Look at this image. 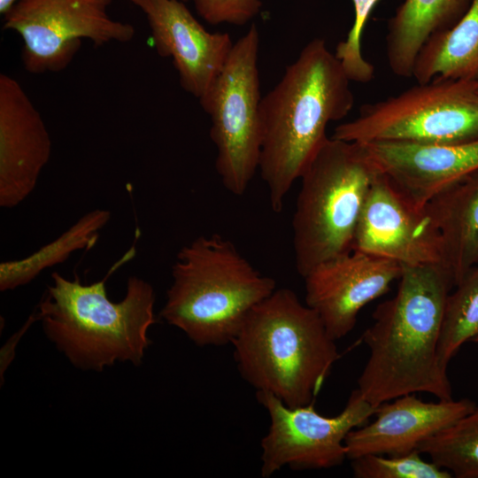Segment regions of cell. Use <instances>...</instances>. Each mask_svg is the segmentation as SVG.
<instances>
[{
    "label": "cell",
    "mask_w": 478,
    "mask_h": 478,
    "mask_svg": "<svg viewBox=\"0 0 478 478\" xmlns=\"http://www.w3.org/2000/svg\"><path fill=\"white\" fill-rule=\"evenodd\" d=\"M181 1H183V2H187V1H189V0H181Z\"/></svg>",
    "instance_id": "cell-28"
},
{
    "label": "cell",
    "mask_w": 478,
    "mask_h": 478,
    "mask_svg": "<svg viewBox=\"0 0 478 478\" xmlns=\"http://www.w3.org/2000/svg\"><path fill=\"white\" fill-rule=\"evenodd\" d=\"M401 271L397 262L360 251L338 255L303 277L305 304L317 312L329 335L339 340L354 328L366 305L389 291Z\"/></svg>",
    "instance_id": "cell-12"
},
{
    "label": "cell",
    "mask_w": 478,
    "mask_h": 478,
    "mask_svg": "<svg viewBox=\"0 0 478 478\" xmlns=\"http://www.w3.org/2000/svg\"><path fill=\"white\" fill-rule=\"evenodd\" d=\"M379 0H352L354 21L345 40L338 42L335 55L351 81L367 83L374 77V66L362 54V35Z\"/></svg>",
    "instance_id": "cell-24"
},
{
    "label": "cell",
    "mask_w": 478,
    "mask_h": 478,
    "mask_svg": "<svg viewBox=\"0 0 478 478\" xmlns=\"http://www.w3.org/2000/svg\"><path fill=\"white\" fill-rule=\"evenodd\" d=\"M197 12L211 25L243 26L261 10L260 0H192Z\"/></svg>",
    "instance_id": "cell-25"
},
{
    "label": "cell",
    "mask_w": 478,
    "mask_h": 478,
    "mask_svg": "<svg viewBox=\"0 0 478 478\" xmlns=\"http://www.w3.org/2000/svg\"><path fill=\"white\" fill-rule=\"evenodd\" d=\"M111 212L95 209L82 215L53 241L29 256L0 264V290H12L35 279L42 271L66 261L73 253L93 247Z\"/></svg>",
    "instance_id": "cell-20"
},
{
    "label": "cell",
    "mask_w": 478,
    "mask_h": 478,
    "mask_svg": "<svg viewBox=\"0 0 478 478\" xmlns=\"http://www.w3.org/2000/svg\"><path fill=\"white\" fill-rule=\"evenodd\" d=\"M112 0H22L4 15L5 30L19 34L21 61L34 74L60 72L73 61L82 40L100 47L130 42L133 25L111 18Z\"/></svg>",
    "instance_id": "cell-9"
},
{
    "label": "cell",
    "mask_w": 478,
    "mask_h": 478,
    "mask_svg": "<svg viewBox=\"0 0 478 478\" xmlns=\"http://www.w3.org/2000/svg\"><path fill=\"white\" fill-rule=\"evenodd\" d=\"M360 144L376 169L420 210L444 189L478 170V140L458 143L374 141Z\"/></svg>",
    "instance_id": "cell-15"
},
{
    "label": "cell",
    "mask_w": 478,
    "mask_h": 478,
    "mask_svg": "<svg viewBox=\"0 0 478 478\" xmlns=\"http://www.w3.org/2000/svg\"><path fill=\"white\" fill-rule=\"evenodd\" d=\"M477 88H478V85H477Z\"/></svg>",
    "instance_id": "cell-29"
},
{
    "label": "cell",
    "mask_w": 478,
    "mask_h": 478,
    "mask_svg": "<svg viewBox=\"0 0 478 478\" xmlns=\"http://www.w3.org/2000/svg\"><path fill=\"white\" fill-rule=\"evenodd\" d=\"M431 461L457 478H478V404L418 448Z\"/></svg>",
    "instance_id": "cell-21"
},
{
    "label": "cell",
    "mask_w": 478,
    "mask_h": 478,
    "mask_svg": "<svg viewBox=\"0 0 478 478\" xmlns=\"http://www.w3.org/2000/svg\"><path fill=\"white\" fill-rule=\"evenodd\" d=\"M22 0H0V13L6 14L11 8Z\"/></svg>",
    "instance_id": "cell-26"
},
{
    "label": "cell",
    "mask_w": 478,
    "mask_h": 478,
    "mask_svg": "<svg viewBox=\"0 0 478 478\" xmlns=\"http://www.w3.org/2000/svg\"><path fill=\"white\" fill-rule=\"evenodd\" d=\"M51 140L21 84L0 75V206H18L34 191L50 160Z\"/></svg>",
    "instance_id": "cell-14"
},
{
    "label": "cell",
    "mask_w": 478,
    "mask_h": 478,
    "mask_svg": "<svg viewBox=\"0 0 478 478\" xmlns=\"http://www.w3.org/2000/svg\"><path fill=\"white\" fill-rule=\"evenodd\" d=\"M350 83L325 39L313 38L262 96L258 170L274 212L282 211L293 183L328 138V125L351 111L354 95Z\"/></svg>",
    "instance_id": "cell-2"
},
{
    "label": "cell",
    "mask_w": 478,
    "mask_h": 478,
    "mask_svg": "<svg viewBox=\"0 0 478 478\" xmlns=\"http://www.w3.org/2000/svg\"><path fill=\"white\" fill-rule=\"evenodd\" d=\"M473 342L478 343V336Z\"/></svg>",
    "instance_id": "cell-27"
},
{
    "label": "cell",
    "mask_w": 478,
    "mask_h": 478,
    "mask_svg": "<svg viewBox=\"0 0 478 478\" xmlns=\"http://www.w3.org/2000/svg\"><path fill=\"white\" fill-rule=\"evenodd\" d=\"M377 169L358 143L328 137L299 180L292 219L297 273L352 251Z\"/></svg>",
    "instance_id": "cell-6"
},
{
    "label": "cell",
    "mask_w": 478,
    "mask_h": 478,
    "mask_svg": "<svg viewBox=\"0 0 478 478\" xmlns=\"http://www.w3.org/2000/svg\"><path fill=\"white\" fill-rule=\"evenodd\" d=\"M231 343L241 376L292 408L314 403L340 358L317 312L287 288L256 305Z\"/></svg>",
    "instance_id": "cell-4"
},
{
    "label": "cell",
    "mask_w": 478,
    "mask_h": 478,
    "mask_svg": "<svg viewBox=\"0 0 478 478\" xmlns=\"http://www.w3.org/2000/svg\"><path fill=\"white\" fill-rule=\"evenodd\" d=\"M397 291L378 305L363 334L369 357L357 389L371 405L425 392L452 398L438 358L446 298L454 284L441 265L402 266Z\"/></svg>",
    "instance_id": "cell-1"
},
{
    "label": "cell",
    "mask_w": 478,
    "mask_h": 478,
    "mask_svg": "<svg viewBox=\"0 0 478 478\" xmlns=\"http://www.w3.org/2000/svg\"><path fill=\"white\" fill-rule=\"evenodd\" d=\"M472 0H405L388 21L386 58L398 77H412L415 59L427 40L453 27Z\"/></svg>",
    "instance_id": "cell-18"
},
{
    "label": "cell",
    "mask_w": 478,
    "mask_h": 478,
    "mask_svg": "<svg viewBox=\"0 0 478 478\" xmlns=\"http://www.w3.org/2000/svg\"><path fill=\"white\" fill-rule=\"evenodd\" d=\"M256 397L267 411L270 428L261 441L260 474L268 478L288 466L293 470L327 469L347 459V435L374 416L376 406L356 389L342 412L321 415L314 403L289 407L270 392L257 390Z\"/></svg>",
    "instance_id": "cell-10"
},
{
    "label": "cell",
    "mask_w": 478,
    "mask_h": 478,
    "mask_svg": "<svg viewBox=\"0 0 478 478\" xmlns=\"http://www.w3.org/2000/svg\"><path fill=\"white\" fill-rule=\"evenodd\" d=\"M160 317L197 345L231 343L251 309L276 289L235 245L200 235L177 253Z\"/></svg>",
    "instance_id": "cell-5"
},
{
    "label": "cell",
    "mask_w": 478,
    "mask_h": 478,
    "mask_svg": "<svg viewBox=\"0 0 478 478\" xmlns=\"http://www.w3.org/2000/svg\"><path fill=\"white\" fill-rule=\"evenodd\" d=\"M475 405L468 398L426 402L414 394L384 402L377 406L374 421L347 435V459L418 451L421 443L470 412Z\"/></svg>",
    "instance_id": "cell-16"
},
{
    "label": "cell",
    "mask_w": 478,
    "mask_h": 478,
    "mask_svg": "<svg viewBox=\"0 0 478 478\" xmlns=\"http://www.w3.org/2000/svg\"><path fill=\"white\" fill-rule=\"evenodd\" d=\"M356 478H451L447 470L426 461L419 451L401 455L366 454L351 460Z\"/></svg>",
    "instance_id": "cell-23"
},
{
    "label": "cell",
    "mask_w": 478,
    "mask_h": 478,
    "mask_svg": "<svg viewBox=\"0 0 478 478\" xmlns=\"http://www.w3.org/2000/svg\"><path fill=\"white\" fill-rule=\"evenodd\" d=\"M259 32L255 24L234 42L212 85L198 98L209 115L216 147L215 169L222 185L242 196L258 170L261 150Z\"/></svg>",
    "instance_id": "cell-8"
},
{
    "label": "cell",
    "mask_w": 478,
    "mask_h": 478,
    "mask_svg": "<svg viewBox=\"0 0 478 478\" xmlns=\"http://www.w3.org/2000/svg\"><path fill=\"white\" fill-rule=\"evenodd\" d=\"M449 293L438 339V358L447 370L460 347L478 336V266L473 267Z\"/></svg>",
    "instance_id": "cell-22"
},
{
    "label": "cell",
    "mask_w": 478,
    "mask_h": 478,
    "mask_svg": "<svg viewBox=\"0 0 478 478\" xmlns=\"http://www.w3.org/2000/svg\"><path fill=\"white\" fill-rule=\"evenodd\" d=\"M108 276V275H107ZM85 285L51 274L36 312L46 337L76 368L101 372L116 362L139 366L156 322L153 287L130 276L125 297L111 301L105 280Z\"/></svg>",
    "instance_id": "cell-3"
},
{
    "label": "cell",
    "mask_w": 478,
    "mask_h": 478,
    "mask_svg": "<svg viewBox=\"0 0 478 478\" xmlns=\"http://www.w3.org/2000/svg\"><path fill=\"white\" fill-rule=\"evenodd\" d=\"M412 77L418 83L434 78L478 82V0H472L453 27L427 40L415 59Z\"/></svg>",
    "instance_id": "cell-19"
},
{
    "label": "cell",
    "mask_w": 478,
    "mask_h": 478,
    "mask_svg": "<svg viewBox=\"0 0 478 478\" xmlns=\"http://www.w3.org/2000/svg\"><path fill=\"white\" fill-rule=\"evenodd\" d=\"M145 15L158 54L172 58L182 89L200 98L222 70L234 42L209 32L181 0H127Z\"/></svg>",
    "instance_id": "cell-13"
},
{
    "label": "cell",
    "mask_w": 478,
    "mask_h": 478,
    "mask_svg": "<svg viewBox=\"0 0 478 478\" xmlns=\"http://www.w3.org/2000/svg\"><path fill=\"white\" fill-rule=\"evenodd\" d=\"M352 251L401 266L442 264L440 235L424 208L414 207L378 170L358 223Z\"/></svg>",
    "instance_id": "cell-11"
},
{
    "label": "cell",
    "mask_w": 478,
    "mask_h": 478,
    "mask_svg": "<svg viewBox=\"0 0 478 478\" xmlns=\"http://www.w3.org/2000/svg\"><path fill=\"white\" fill-rule=\"evenodd\" d=\"M478 82L434 78L363 104L333 138L354 143H458L478 140Z\"/></svg>",
    "instance_id": "cell-7"
},
{
    "label": "cell",
    "mask_w": 478,
    "mask_h": 478,
    "mask_svg": "<svg viewBox=\"0 0 478 478\" xmlns=\"http://www.w3.org/2000/svg\"><path fill=\"white\" fill-rule=\"evenodd\" d=\"M441 239V266L454 287L478 264V170L444 189L424 207Z\"/></svg>",
    "instance_id": "cell-17"
}]
</instances>
